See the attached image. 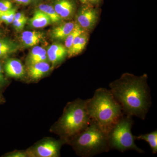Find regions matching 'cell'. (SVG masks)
<instances>
[{"label":"cell","instance_id":"obj_8","mask_svg":"<svg viewBox=\"0 0 157 157\" xmlns=\"http://www.w3.org/2000/svg\"><path fill=\"white\" fill-rule=\"evenodd\" d=\"M52 69L49 62H39L27 67L26 75L31 81L37 82L48 75Z\"/></svg>","mask_w":157,"mask_h":157},{"label":"cell","instance_id":"obj_3","mask_svg":"<svg viewBox=\"0 0 157 157\" xmlns=\"http://www.w3.org/2000/svg\"><path fill=\"white\" fill-rule=\"evenodd\" d=\"M87 109L91 119L107 132L124 114L110 91L104 88L96 90L88 99Z\"/></svg>","mask_w":157,"mask_h":157},{"label":"cell","instance_id":"obj_22","mask_svg":"<svg viewBox=\"0 0 157 157\" xmlns=\"http://www.w3.org/2000/svg\"><path fill=\"white\" fill-rule=\"evenodd\" d=\"M5 157H28L26 150H15L13 151L6 154Z\"/></svg>","mask_w":157,"mask_h":157},{"label":"cell","instance_id":"obj_13","mask_svg":"<svg viewBox=\"0 0 157 157\" xmlns=\"http://www.w3.org/2000/svg\"><path fill=\"white\" fill-rule=\"evenodd\" d=\"M76 23L70 21L62 24L54 28L51 33L52 38L59 41H64L75 28Z\"/></svg>","mask_w":157,"mask_h":157},{"label":"cell","instance_id":"obj_23","mask_svg":"<svg viewBox=\"0 0 157 157\" xmlns=\"http://www.w3.org/2000/svg\"><path fill=\"white\" fill-rule=\"evenodd\" d=\"M28 18L27 17L23 18L22 19L17 20L13 21L12 24L14 29L17 32H21L23 29L25 24L27 21Z\"/></svg>","mask_w":157,"mask_h":157},{"label":"cell","instance_id":"obj_1","mask_svg":"<svg viewBox=\"0 0 157 157\" xmlns=\"http://www.w3.org/2000/svg\"><path fill=\"white\" fill-rule=\"evenodd\" d=\"M147 78L146 74L137 76L125 73L109 84V90L124 114L145 119L152 103Z\"/></svg>","mask_w":157,"mask_h":157},{"label":"cell","instance_id":"obj_26","mask_svg":"<svg viewBox=\"0 0 157 157\" xmlns=\"http://www.w3.org/2000/svg\"><path fill=\"white\" fill-rule=\"evenodd\" d=\"M14 2L17 3L19 5L27 6L30 4L32 1L31 0H11Z\"/></svg>","mask_w":157,"mask_h":157},{"label":"cell","instance_id":"obj_33","mask_svg":"<svg viewBox=\"0 0 157 157\" xmlns=\"http://www.w3.org/2000/svg\"><path fill=\"white\" fill-rule=\"evenodd\" d=\"M1 22H2V21H0V23H1Z\"/></svg>","mask_w":157,"mask_h":157},{"label":"cell","instance_id":"obj_20","mask_svg":"<svg viewBox=\"0 0 157 157\" xmlns=\"http://www.w3.org/2000/svg\"><path fill=\"white\" fill-rule=\"evenodd\" d=\"M85 31L82 29L77 23L76 24V26L73 30L68 35V36L65 40V46L67 50L71 48L73 41L76 37L81 35Z\"/></svg>","mask_w":157,"mask_h":157},{"label":"cell","instance_id":"obj_11","mask_svg":"<svg viewBox=\"0 0 157 157\" xmlns=\"http://www.w3.org/2000/svg\"><path fill=\"white\" fill-rule=\"evenodd\" d=\"M52 6L62 19H70L76 9L75 4L72 0H54Z\"/></svg>","mask_w":157,"mask_h":157},{"label":"cell","instance_id":"obj_21","mask_svg":"<svg viewBox=\"0 0 157 157\" xmlns=\"http://www.w3.org/2000/svg\"><path fill=\"white\" fill-rule=\"evenodd\" d=\"M16 13V9L12 8L10 10L4 12L1 11L0 14V20L6 24L12 23L14 19V15Z\"/></svg>","mask_w":157,"mask_h":157},{"label":"cell","instance_id":"obj_14","mask_svg":"<svg viewBox=\"0 0 157 157\" xmlns=\"http://www.w3.org/2000/svg\"><path fill=\"white\" fill-rule=\"evenodd\" d=\"M88 39V34L86 33V31L76 37L71 48L68 50V56L73 57L81 53L87 44Z\"/></svg>","mask_w":157,"mask_h":157},{"label":"cell","instance_id":"obj_29","mask_svg":"<svg viewBox=\"0 0 157 157\" xmlns=\"http://www.w3.org/2000/svg\"><path fill=\"white\" fill-rule=\"evenodd\" d=\"M3 102H4V99L2 98V96L0 95V104L3 103Z\"/></svg>","mask_w":157,"mask_h":157},{"label":"cell","instance_id":"obj_4","mask_svg":"<svg viewBox=\"0 0 157 157\" xmlns=\"http://www.w3.org/2000/svg\"><path fill=\"white\" fill-rule=\"evenodd\" d=\"M67 144L81 157L94 156L110 150L107 132L92 119L87 128L68 140Z\"/></svg>","mask_w":157,"mask_h":157},{"label":"cell","instance_id":"obj_2","mask_svg":"<svg viewBox=\"0 0 157 157\" xmlns=\"http://www.w3.org/2000/svg\"><path fill=\"white\" fill-rule=\"evenodd\" d=\"M87 100L76 99L68 102L63 114L51 127L50 132L67 141L87 128L91 119L87 109Z\"/></svg>","mask_w":157,"mask_h":157},{"label":"cell","instance_id":"obj_15","mask_svg":"<svg viewBox=\"0 0 157 157\" xmlns=\"http://www.w3.org/2000/svg\"><path fill=\"white\" fill-rule=\"evenodd\" d=\"M48 61L46 50L41 46L34 47L29 53L26 59V67L39 62Z\"/></svg>","mask_w":157,"mask_h":157},{"label":"cell","instance_id":"obj_7","mask_svg":"<svg viewBox=\"0 0 157 157\" xmlns=\"http://www.w3.org/2000/svg\"><path fill=\"white\" fill-rule=\"evenodd\" d=\"M98 12L89 6H84L80 9L76 16L77 24L84 31L91 29L98 19Z\"/></svg>","mask_w":157,"mask_h":157},{"label":"cell","instance_id":"obj_16","mask_svg":"<svg viewBox=\"0 0 157 157\" xmlns=\"http://www.w3.org/2000/svg\"><path fill=\"white\" fill-rule=\"evenodd\" d=\"M19 48L17 43L8 38L0 39V59L15 53Z\"/></svg>","mask_w":157,"mask_h":157},{"label":"cell","instance_id":"obj_25","mask_svg":"<svg viewBox=\"0 0 157 157\" xmlns=\"http://www.w3.org/2000/svg\"><path fill=\"white\" fill-rule=\"evenodd\" d=\"M7 83H8V81L5 78L3 74L2 67L1 63H0V90L2 89L3 87H5Z\"/></svg>","mask_w":157,"mask_h":157},{"label":"cell","instance_id":"obj_30","mask_svg":"<svg viewBox=\"0 0 157 157\" xmlns=\"http://www.w3.org/2000/svg\"><path fill=\"white\" fill-rule=\"evenodd\" d=\"M80 2H81L82 3H83V4H86V2L85 1V0H79Z\"/></svg>","mask_w":157,"mask_h":157},{"label":"cell","instance_id":"obj_10","mask_svg":"<svg viewBox=\"0 0 157 157\" xmlns=\"http://www.w3.org/2000/svg\"><path fill=\"white\" fill-rule=\"evenodd\" d=\"M4 70L7 76L16 79L23 78L26 74V71L22 63L16 59H7L4 65Z\"/></svg>","mask_w":157,"mask_h":157},{"label":"cell","instance_id":"obj_5","mask_svg":"<svg viewBox=\"0 0 157 157\" xmlns=\"http://www.w3.org/2000/svg\"><path fill=\"white\" fill-rule=\"evenodd\" d=\"M134 123L132 117L124 114L109 129L107 136L110 149L121 152L128 150L144 152L135 144V136L132 132Z\"/></svg>","mask_w":157,"mask_h":157},{"label":"cell","instance_id":"obj_6","mask_svg":"<svg viewBox=\"0 0 157 157\" xmlns=\"http://www.w3.org/2000/svg\"><path fill=\"white\" fill-rule=\"evenodd\" d=\"M67 141L59 138L45 137L26 149L28 157H59L62 146Z\"/></svg>","mask_w":157,"mask_h":157},{"label":"cell","instance_id":"obj_27","mask_svg":"<svg viewBox=\"0 0 157 157\" xmlns=\"http://www.w3.org/2000/svg\"><path fill=\"white\" fill-rule=\"evenodd\" d=\"M25 14L24 13H21V12H16L14 15V20H17L22 19L26 17Z\"/></svg>","mask_w":157,"mask_h":157},{"label":"cell","instance_id":"obj_24","mask_svg":"<svg viewBox=\"0 0 157 157\" xmlns=\"http://www.w3.org/2000/svg\"><path fill=\"white\" fill-rule=\"evenodd\" d=\"M12 9V4L10 0H0V11H8Z\"/></svg>","mask_w":157,"mask_h":157},{"label":"cell","instance_id":"obj_32","mask_svg":"<svg viewBox=\"0 0 157 157\" xmlns=\"http://www.w3.org/2000/svg\"><path fill=\"white\" fill-rule=\"evenodd\" d=\"M1 11H0V14H1ZM0 21H1V20H0Z\"/></svg>","mask_w":157,"mask_h":157},{"label":"cell","instance_id":"obj_19","mask_svg":"<svg viewBox=\"0 0 157 157\" xmlns=\"http://www.w3.org/2000/svg\"><path fill=\"white\" fill-rule=\"evenodd\" d=\"M135 140H144L149 144L153 153L155 154L157 153V130L147 133L135 136Z\"/></svg>","mask_w":157,"mask_h":157},{"label":"cell","instance_id":"obj_9","mask_svg":"<svg viewBox=\"0 0 157 157\" xmlns=\"http://www.w3.org/2000/svg\"><path fill=\"white\" fill-rule=\"evenodd\" d=\"M46 52L48 62L53 69L64 60L68 54L67 49L65 45L58 43L49 46Z\"/></svg>","mask_w":157,"mask_h":157},{"label":"cell","instance_id":"obj_12","mask_svg":"<svg viewBox=\"0 0 157 157\" xmlns=\"http://www.w3.org/2000/svg\"><path fill=\"white\" fill-rule=\"evenodd\" d=\"M44 39V35L39 31H25L20 37L21 42L25 47L36 46Z\"/></svg>","mask_w":157,"mask_h":157},{"label":"cell","instance_id":"obj_17","mask_svg":"<svg viewBox=\"0 0 157 157\" xmlns=\"http://www.w3.org/2000/svg\"><path fill=\"white\" fill-rule=\"evenodd\" d=\"M51 23L49 17L38 9L35 11L33 16L29 20L31 26L34 28H42L49 25Z\"/></svg>","mask_w":157,"mask_h":157},{"label":"cell","instance_id":"obj_18","mask_svg":"<svg viewBox=\"0 0 157 157\" xmlns=\"http://www.w3.org/2000/svg\"><path fill=\"white\" fill-rule=\"evenodd\" d=\"M38 9L44 12L49 17L51 22L58 24L62 20V18L56 13L53 6L47 4H40L38 6Z\"/></svg>","mask_w":157,"mask_h":157},{"label":"cell","instance_id":"obj_28","mask_svg":"<svg viewBox=\"0 0 157 157\" xmlns=\"http://www.w3.org/2000/svg\"><path fill=\"white\" fill-rule=\"evenodd\" d=\"M86 4H98L101 2V0H85Z\"/></svg>","mask_w":157,"mask_h":157},{"label":"cell","instance_id":"obj_31","mask_svg":"<svg viewBox=\"0 0 157 157\" xmlns=\"http://www.w3.org/2000/svg\"><path fill=\"white\" fill-rule=\"evenodd\" d=\"M37 0H31V1H36Z\"/></svg>","mask_w":157,"mask_h":157}]
</instances>
